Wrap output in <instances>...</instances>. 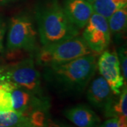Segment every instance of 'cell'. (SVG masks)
<instances>
[{"label":"cell","instance_id":"cell-1","mask_svg":"<svg viewBox=\"0 0 127 127\" xmlns=\"http://www.w3.org/2000/svg\"><path fill=\"white\" fill-rule=\"evenodd\" d=\"M35 18L42 45L78 36L80 30L70 22L58 0H42L36 6Z\"/></svg>","mask_w":127,"mask_h":127},{"label":"cell","instance_id":"cell-2","mask_svg":"<svg viewBox=\"0 0 127 127\" xmlns=\"http://www.w3.org/2000/svg\"><path fill=\"white\" fill-rule=\"evenodd\" d=\"M96 57L85 55L70 62L47 66L46 76L66 90L81 92L95 75Z\"/></svg>","mask_w":127,"mask_h":127},{"label":"cell","instance_id":"cell-3","mask_svg":"<svg viewBox=\"0 0 127 127\" xmlns=\"http://www.w3.org/2000/svg\"><path fill=\"white\" fill-rule=\"evenodd\" d=\"M92 54L82 37L76 36L66 40L43 46L37 55V62L50 66L70 62L83 56Z\"/></svg>","mask_w":127,"mask_h":127},{"label":"cell","instance_id":"cell-4","mask_svg":"<svg viewBox=\"0 0 127 127\" xmlns=\"http://www.w3.org/2000/svg\"><path fill=\"white\" fill-rule=\"evenodd\" d=\"M6 79L34 95L42 97L40 74L35 67L33 59H26L4 68H0Z\"/></svg>","mask_w":127,"mask_h":127},{"label":"cell","instance_id":"cell-5","mask_svg":"<svg viewBox=\"0 0 127 127\" xmlns=\"http://www.w3.org/2000/svg\"><path fill=\"white\" fill-rule=\"evenodd\" d=\"M37 32L34 23L26 16L13 17L9 24L7 48L14 50H35L37 45Z\"/></svg>","mask_w":127,"mask_h":127},{"label":"cell","instance_id":"cell-6","mask_svg":"<svg viewBox=\"0 0 127 127\" xmlns=\"http://www.w3.org/2000/svg\"><path fill=\"white\" fill-rule=\"evenodd\" d=\"M82 37L92 52L102 53L111 42L107 19L94 12L84 27Z\"/></svg>","mask_w":127,"mask_h":127},{"label":"cell","instance_id":"cell-7","mask_svg":"<svg viewBox=\"0 0 127 127\" xmlns=\"http://www.w3.org/2000/svg\"><path fill=\"white\" fill-rule=\"evenodd\" d=\"M97 66L101 76L107 82L114 95H119L124 84V79L117 52L106 50L103 51L98 59Z\"/></svg>","mask_w":127,"mask_h":127},{"label":"cell","instance_id":"cell-8","mask_svg":"<svg viewBox=\"0 0 127 127\" xmlns=\"http://www.w3.org/2000/svg\"><path fill=\"white\" fill-rule=\"evenodd\" d=\"M63 9L70 22L79 30L84 28L94 13L92 4L86 0H66Z\"/></svg>","mask_w":127,"mask_h":127},{"label":"cell","instance_id":"cell-9","mask_svg":"<svg viewBox=\"0 0 127 127\" xmlns=\"http://www.w3.org/2000/svg\"><path fill=\"white\" fill-rule=\"evenodd\" d=\"M113 95L109 84L102 76L95 78L87 91V98L89 102L100 109H104L113 97Z\"/></svg>","mask_w":127,"mask_h":127},{"label":"cell","instance_id":"cell-10","mask_svg":"<svg viewBox=\"0 0 127 127\" xmlns=\"http://www.w3.org/2000/svg\"><path fill=\"white\" fill-rule=\"evenodd\" d=\"M64 114L78 127H96L100 122L99 117L87 105L78 104L64 110Z\"/></svg>","mask_w":127,"mask_h":127},{"label":"cell","instance_id":"cell-11","mask_svg":"<svg viewBox=\"0 0 127 127\" xmlns=\"http://www.w3.org/2000/svg\"><path fill=\"white\" fill-rule=\"evenodd\" d=\"M123 86L122 91L118 98L112 97L104 108L105 116L107 117H118L119 116L127 117V85Z\"/></svg>","mask_w":127,"mask_h":127},{"label":"cell","instance_id":"cell-12","mask_svg":"<svg viewBox=\"0 0 127 127\" xmlns=\"http://www.w3.org/2000/svg\"><path fill=\"white\" fill-rule=\"evenodd\" d=\"M127 0H95L92 4L94 12L108 19L117 10L126 7Z\"/></svg>","mask_w":127,"mask_h":127},{"label":"cell","instance_id":"cell-13","mask_svg":"<svg viewBox=\"0 0 127 127\" xmlns=\"http://www.w3.org/2000/svg\"><path fill=\"white\" fill-rule=\"evenodd\" d=\"M107 22L110 33L115 36H119L124 33L127 25V6L117 10L107 19Z\"/></svg>","mask_w":127,"mask_h":127},{"label":"cell","instance_id":"cell-14","mask_svg":"<svg viewBox=\"0 0 127 127\" xmlns=\"http://www.w3.org/2000/svg\"><path fill=\"white\" fill-rule=\"evenodd\" d=\"M0 124L7 127H29L31 125L28 117L14 110L0 112Z\"/></svg>","mask_w":127,"mask_h":127},{"label":"cell","instance_id":"cell-15","mask_svg":"<svg viewBox=\"0 0 127 127\" xmlns=\"http://www.w3.org/2000/svg\"><path fill=\"white\" fill-rule=\"evenodd\" d=\"M47 111L44 109H35L32 111L28 116L32 126L36 127H47L49 119L47 117Z\"/></svg>","mask_w":127,"mask_h":127},{"label":"cell","instance_id":"cell-16","mask_svg":"<svg viewBox=\"0 0 127 127\" xmlns=\"http://www.w3.org/2000/svg\"><path fill=\"white\" fill-rule=\"evenodd\" d=\"M13 110L11 95L9 92L0 90V112Z\"/></svg>","mask_w":127,"mask_h":127},{"label":"cell","instance_id":"cell-17","mask_svg":"<svg viewBox=\"0 0 127 127\" xmlns=\"http://www.w3.org/2000/svg\"><path fill=\"white\" fill-rule=\"evenodd\" d=\"M118 58L120 64L121 71L122 72V76L124 79L125 80V83L127 79V47H122L119 50Z\"/></svg>","mask_w":127,"mask_h":127},{"label":"cell","instance_id":"cell-18","mask_svg":"<svg viewBox=\"0 0 127 127\" xmlns=\"http://www.w3.org/2000/svg\"><path fill=\"white\" fill-rule=\"evenodd\" d=\"M100 127H119L117 124V118L112 117L107 120H106Z\"/></svg>","mask_w":127,"mask_h":127},{"label":"cell","instance_id":"cell-19","mask_svg":"<svg viewBox=\"0 0 127 127\" xmlns=\"http://www.w3.org/2000/svg\"><path fill=\"white\" fill-rule=\"evenodd\" d=\"M5 34V23L0 18V52L3 49V41Z\"/></svg>","mask_w":127,"mask_h":127},{"label":"cell","instance_id":"cell-20","mask_svg":"<svg viewBox=\"0 0 127 127\" xmlns=\"http://www.w3.org/2000/svg\"><path fill=\"white\" fill-rule=\"evenodd\" d=\"M127 116H119L117 118V124L119 127H127Z\"/></svg>","mask_w":127,"mask_h":127},{"label":"cell","instance_id":"cell-21","mask_svg":"<svg viewBox=\"0 0 127 127\" xmlns=\"http://www.w3.org/2000/svg\"><path fill=\"white\" fill-rule=\"evenodd\" d=\"M15 0H0V5H5L14 1Z\"/></svg>","mask_w":127,"mask_h":127},{"label":"cell","instance_id":"cell-22","mask_svg":"<svg viewBox=\"0 0 127 127\" xmlns=\"http://www.w3.org/2000/svg\"><path fill=\"white\" fill-rule=\"evenodd\" d=\"M86 1H88V2H90L91 4H93V1H94L95 0H86Z\"/></svg>","mask_w":127,"mask_h":127},{"label":"cell","instance_id":"cell-23","mask_svg":"<svg viewBox=\"0 0 127 127\" xmlns=\"http://www.w3.org/2000/svg\"><path fill=\"white\" fill-rule=\"evenodd\" d=\"M61 127H69V126H67V125H63V124H61Z\"/></svg>","mask_w":127,"mask_h":127},{"label":"cell","instance_id":"cell-24","mask_svg":"<svg viewBox=\"0 0 127 127\" xmlns=\"http://www.w3.org/2000/svg\"><path fill=\"white\" fill-rule=\"evenodd\" d=\"M0 127H5V126H3V125H1V124H0Z\"/></svg>","mask_w":127,"mask_h":127},{"label":"cell","instance_id":"cell-25","mask_svg":"<svg viewBox=\"0 0 127 127\" xmlns=\"http://www.w3.org/2000/svg\"><path fill=\"white\" fill-rule=\"evenodd\" d=\"M29 127H34V126H32V125H31Z\"/></svg>","mask_w":127,"mask_h":127}]
</instances>
